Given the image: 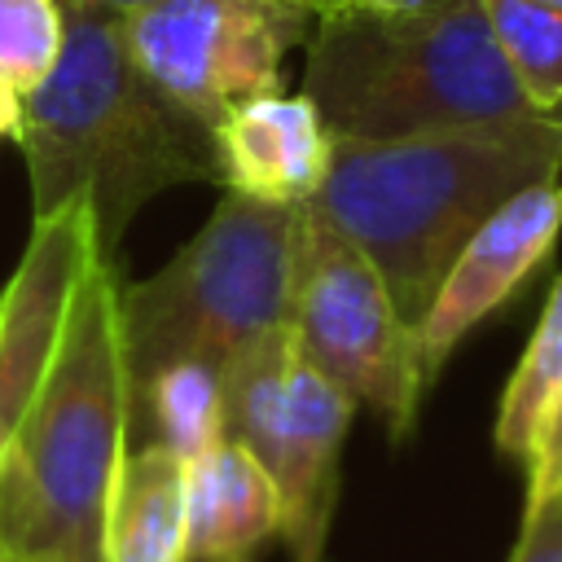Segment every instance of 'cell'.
<instances>
[{"instance_id":"1","label":"cell","mask_w":562,"mask_h":562,"mask_svg":"<svg viewBox=\"0 0 562 562\" xmlns=\"http://www.w3.org/2000/svg\"><path fill=\"white\" fill-rule=\"evenodd\" d=\"M562 110L408 140H334L312 206L351 237L408 325L465 241L522 189L558 180Z\"/></svg>"},{"instance_id":"2","label":"cell","mask_w":562,"mask_h":562,"mask_svg":"<svg viewBox=\"0 0 562 562\" xmlns=\"http://www.w3.org/2000/svg\"><path fill=\"white\" fill-rule=\"evenodd\" d=\"M13 145L26 158L35 220L88 198L105 259L149 198L193 180L220 184L215 132L140 75L110 9L66 4V48L22 97Z\"/></svg>"},{"instance_id":"3","label":"cell","mask_w":562,"mask_h":562,"mask_svg":"<svg viewBox=\"0 0 562 562\" xmlns=\"http://www.w3.org/2000/svg\"><path fill=\"white\" fill-rule=\"evenodd\" d=\"M119 272L101 259L26 417L0 448V558L105 562V509L132 439Z\"/></svg>"},{"instance_id":"4","label":"cell","mask_w":562,"mask_h":562,"mask_svg":"<svg viewBox=\"0 0 562 562\" xmlns=\"http://www.w3.org/2000/svg\"><path fill=\"white\" fill-rule=\"evenodd\" d=\"M303 92L334 140H408L540 114L509 70L483 0L316 18Z\"/></svg>"},{"instance_id":"5","label":"cell","mask_w":562,"mask_h":562,"mask_svg":"<svg viewBox=\"0 0 562 562\" xmlns=\"http://www.w3.org/2000/svg\"><path fill=\"white\" fill-rule=\"evenodd\" d=\"M299 206L224 189L202 233L167 268L119 290L132 386L176 360L228 369L255 338L290 325Z\"/></svg>"},{"instance_id":"6","label":"cell","mask_w":562,"mask_h":562,"mask_svg":"<svg viewBox=\"0 0 562 562\" xmlns=\"http://www.w3.org/2000/svg\"><path fill=\"white\" fill-rule=\"evenodd\" d=\"M290 329L303 360L342 386L351 404L373 408L395 439L413 430L430 386L422 373L417 334L364 250L312 202L299 206Z\"/></svg>"},{"instance_id":"7","label":"cell","mask_w":562,"mask_h":562,"mask_svg":"<svg viewBox=\"0 0 562 562\" xmlns=\"http://www.w3.org/2000/svg\"><path fill=\"white\" fill-rule=\"evenodd\" d=\"M351 413V395L303 360L290 325L268 329L224 369V439L246 443L268 470L290 562H325Z\"/></svg>"},{"instance_id":"8","label":"cell","mask_w":562,"mask_h":562,"mask_svg":"<svg viewBox=\"0 0 562 562\" xmlns=\"http://www.w3.org/2000/svg\"><path fill=\"white\" fill-rule=\"evenodd\" d=\"M119 26L140 75L215 132L241 101L281 92L312 13L290 0H154L119 13Z\"/></svg>"},{"instance_id":"9","label":"cell","mask_w":562,"mask_h":562,"mask_svg":"<svg viewBox=\"0 0 562 562\" xmlns=\"http://www.w3.org/2000/svg\"><path fill=\"white\" fill-rule=\"evenodd\" d=\"M101 259L88 198H70L31 224V241L0 290V448L13 439L44 373L53 369L79 285Z\"/></svg>"},{"instance_id":"10","label":"cell","mask_w":562,"mask_h":562,"mask_svg":"<svg viewBox=\"0 0 562 562\" xmlns=\"http://www.w3.org/2000/svg\"><path fill=\"white\" fill-rule=\"evenodd\" d=\"M558 228H562V180H544L522 189L514 202H505L465 241L443 285L435 290L430 307L413 325L426 382L439 378L443 360L479 321H487L496 307H505L518 294L531 268L553 250Z\"/></svg>"},{"instance_id":"11","label":"cell","mask_w":562,"mask_h":562,"mask_svg":"<svg viewBox=\"0 0 562 562\" xmlns=\"http://www.w3.org/2000/svg\"><path fill=\"white\" fill-rule=\"evenodd\" d=\"M215 149H220L224 189L277 206H299L312 202V193L329 171L334 132L325 127L307 92L299 97L268 92L241 101L220 119Z\"/></svg>"},{"instance_id":"12","label":"cell","mask_w":562,"mask_h":562,"mask_svg":"<svg viewBox=\"0 0 562 562\" xmlns=\"http://www.w3.org/2000/svg\"><path fill=\"white\" fill-rule=\"evenodd\" d=\"M184 531L189 562H259L281 536V501L259 457L220 439L184 461Z\"/></svg>"},{"instance_id":"13","label":"cell","mask_w":562,"mask_h":562,"mask_svg":"<svg viewBox=\"0 0 562 562\" xmlns=\"http://www.w3.org/2000/svg\"><path fill=\"white\" fill-rule=\"evenodd\" d=\"M105 562H189L184 461L158 443H132L105 509Z\"/></svg>"},{"instance_id":"14","label":"cell","mask_w":562,"mask_h":562,"mask_svg":"<svg viewBox=\"0 0 562 562\" xmlns=\"http://www.w3.org/2000/svg\"><path fill=\"white\" fill-rule=\"evenodd\" d=\"M132 435L180 461L202 457L224 439V369L176 360L132 386Z\"/></svg>"},{"instance_id":"15","label":"cell","mask_w":562,"mask_h":562,"mask_svg":"<svg viewBox=\"0 0 562 562\" xmlns=\"http://www.w3.org/2000/svg\"><path fill=\"white\" fill-rule=\"evenodd\" d=\"M558 386H562V277L553 281L544 312H540V321H536V329H531V338H527V347H522V356L505 382L496 426H492L501 457H509L518 465L531 461L540 422H544Z\"/></svg>"},{"instance_id":"16","label":"cell","mask_w":562,"mask_h":562,"mask_svg":"<svg viewBox=\"0 0 562 562\" xmlns=\"http://www.w3.org/2000/svg\"><path fill=\"white\" fill-rule=\"evenodd\" d=\"M492 35L540 114L562 110V4L483 0Z\"/></svg>"},{"instance_id":"17","label":"cell","mask_w":562,"mask_h":562,"mask_svg":"<svg viewBox=\"0 0 562 562\" xmlns=\"http://www.w3.org/2000/svg\"><path fill=\"white\" fill-rule=\"evenodd\" d=\"M66 48L61 0H0V79L13 92H35Z\"/></svg>"},{"instance_id":"18","label":"cell","mask_w":562,"mask_h":562,"mask_svg":"<svg viewBox=\"0 0 562 562\" xmlns=\"http://www.w3.org/2000/svg\"><path fill=\"white\" fill-rule=\"evenodd\" d=\"M562 496V386L549 400V413L536 435V452L527 461V509Z\"/></svg>"},{"instance_id":"19","label":"cell","mask_w":562,"mask_h":562,"mask_svg":"<svg viewBox=\"0 0 562 562\" xmlns=\"http://www.w3.org/2000/svg\"><path fill=\"white\" fill-rule=\"evenodd\" d=\"M509 562H562V496L522 509V531Z\"/></svg>"},{"instance_id":"20","label":"cell","mask_w":562,"mask_h":562,"mask_svg":"<svg viewBox=\"0 0 562 562\" xmlns=\"http://www.w3.org/2000/svg\"><path fill=\"white\" fill-rule=\"evenodd\" d=\"M312 18H338V13H395V9H417L426 0H290Z\"/></svg>"},{"instance_id":"21","label":"cell","mask_w":562,"mask_h":562,"mask_svg":"<svg viewBox=\"0 0 562 562\" xmlns=\"http://www.w3.org/2000/svg\"><path fill=\"white\" fill-rule=\"evenodd\" d=\"M18 127H22V92H13L0 79V140H18Z\"/></svg>"},{"instance_id":"22","label":"cell","mask_w":562,"mask_h":562,"mask_svg":"<svg viewBox=\"0 0 562 562\" xmlns=\"http://www.w3.org/2000/svg\"><path fill=\"white\" fill-rule=\"evenodd\" d=\"M61 4H79V9H110V13H132V9L154 4V0H61Z\"/></svg>"},{"instance_id":"23","label":"cell","mask_w":562,"mask_h":562,"mask_svg":"<svg viewBox=\"0 0 562 562\" xmlns=\"http://www.w3.org/2000/svg\"><path fill=\"white\" fill-rule=\"evenodd\" d=\"M536 4H562V0H536Z\"/></svg>"},{"instance_id":"24","label":"cell","mask_w":562,"mask_h":562,"mask_svg":"<svg viewBox=\"0 0 562 562\" xmlns=\"http://www.w3.org/2000/svg\"><path fill=\"white\" fill-rule=\"evenodd\" d=\"M0 562H18V558H0Z\"/></svg>"}]
</instances>
